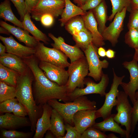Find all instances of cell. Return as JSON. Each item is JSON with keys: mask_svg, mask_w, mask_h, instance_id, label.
Returning <instances> with one entry per match:
<instances>
[{"mask_svg": "<svg viewBox=\"0 0 138 138\" xmlns=\"http://www.w3.org/2000/svg\"><path fill=\"white\" fill-rule=\"evenodd\" d=\"M33 76L32 90L36 104L42 106L51 99L64 103L68 102V94L65 85L61 86L48 79L39 66V61L34 55L23 59Z\"/></svg>", "mask_w": 138, "mask_h": 138, "instance_id": "6da1fadb", "label": "cell"}, {"mask_svg": "<svg viewBox=\"0 0 138 138\" xmlns=\"http://www.w3.org/2000/svg\"><path fill=\"white\" fill-rule=\"evenodd\" d=\"M32 72L28 66L23 73L19 74L16 88V98L26 109L31 122L30 130L35 131L37 122L43 112L42 106L38 105L35 101L32 85L33 80Z\"/></svg>", "mask_w": 138, "mask_h": 138, "instance_id": "7a4b0ae2", "label": "cell"}, {"mask_svg": "<svg viewBox=\"0 0 138 138\" xmlns=\"http://www.w3.org/2000/svg\"><path fill=\"white\" fill-rule=\"evenodd\" d=\"M47 103L62 116L65 123L74 126L73 116L77 111L83 110L97 109L96 102L89 100L85 95L79 96L72 101L64 103L55 99L48 100Z\"/></svg>", "mask_w": 138, "mask_h": 138, "instance_id": "3957f363", "label": "cell"}, {"mask_svg": "<svg viewBox=\"0 0 138 138\" xmlns=\"http://www.w3.org/2000/svg\"><path fill=\"white\" fill-rule=\"evenodd\" d=\"M68 68V77L65 86L69 94L76 88H84V80L89 73L88 64L85 56L70 63Z\"/></svg>", "mask_w": 138, "mask_h": 138, "instance_id": "277c9868", "label": "cell"}, {"mask_svg": "<svg viewBox=\"0 0 138 138\" xmlns=\"http://www.w3.org/2000/svg\"><path fill=\"white\" fill-rule=\"evenodd\" d=\"M128 95L124 91H119L117 96L116 110L114 120L122 126H124L126 138L131 137L132 107L128 99Z\"/></svg>", "mask_w": 138, "mask_h": 138, "instance_id": "5b68a950", "label": "cell"}, {"mask_svg": "<svg viewBox=\"0 0 138 138\" xmlns=\"http://www.w3.org/2000/svg\"><path fill=\"white\" fill-rule=\"evenodd\" d=\"M35 48L34 55L39 61L48 62L65 68L70 64L68 57L60 50L47 47L40 42Z\"/></svg>", "mask_w": 138, "mask_h": 138, "instance_id": "8992f818", "label": "cell"}, {"mask_svg": "<svg viewBox=\"0 0 138 138\" xmlns=\"http://www.w3.org/2000/svg\"><path fill=\"white\" fill-rule=\"evenodd\" d=\"M109 80L108 75L103 73L100 80L98 83L89 78H85L84 84L86 87L83 88H76L72 92L68 94V101H72L79 96L90 94H97L101 97L105 96Z\"/></svg>", "mask_w": 138, "mask_h": 138, "instance_id": "52a82bcc", "label": "cell"}, {"mask_svg": "<svg viewBox=\"0 0 138 138\" xmlns=\"http://www.w3.org/2000/svg\"><path fill=\"white\" fill-rule=\"evenodd\" d=\"M98 48L91 42L83 51L88 64L89 72L87 76L92 77L96 81L100 80L103 73L102 69L107 68L109 65L106 60H100Z\"/></svg>", "mask_w": 138, "mask_h": 138, "instance_id": "ba28073f", "label": "cell"}, {"mask_svg": "<svg viewBox=\"0 0 138 138\" xmlns=\"http://www.w3.org/2000/svg\"><path fill=\"white\" fill-rule=\"evenodd\" d=\"M112 70L113 75L112 83L109 91L106 93L105 95V99L103 105L101 108L96 110L95 114L97 119L101 117L103 120L105 119L111 114L113 107L116 105L117 96L119 92L118 87L122 82L125 76L119 77L116 74L113 68Z\"/></svg>", "mask_w": 138, "mask_h": 138, "instance_id": "9c48e42d", "label": "cell"}, {"mask_svg": "<svg viewBox=\"0 0 138 138\" xmlns=\"http://www.w3.org/2000/svg\"><path fill=\"white\" fill-rule=\"evenodd\" d=\"M65 7L64 0H39L30 14L32 18L38 21H40L41 16L46 14L57 18L61 15Z\"/></svg>", "mask_w": 138, "mask_h": 138, "instance_id": "30bf717a", "label": "cell"}, {"mask_svg": "<svg viewBox=\"0 0 138 138\" xmlns=\"http://www.w3.org/2000/svg\"><path fill=\"white\" fill-rule=\"evenodd\" d=\"M127 8H124L115 15L113 21L101 33L105 40L109 41L113 47L118 42V39L123 29V23Z\"/></svg>", "mask_w": 138, "mask_h": 138, "instance_id": "8fae6325", "label": "cell"}, {"mask_svg": "<svg viewBox=\"0 0 138 138\" xmlns=\"http://www.w3.org/2000/svg\"><path fill=\"white\" fill-rule=\"evenodd\" d=\"M134 58L129 62L125 61L122 63L123 66L127 69L130 74V80L128 83L122 82L120 85L128 97L133 104L136 100L135 93L138 90V64Z\"/></svg>", "mask_w": 138, "mask_h": 138, "instance_id": "7c38bea8", "label": "cell"}, {"mask_svg": "<svg viewBox=\"0 0 138 138\" xmlns=\"http://www.w3.org/2000/svg\"><path fill=\"white\" fill-rule=\"evenodd\" d=\"M39 66L49 80L60 86L65 85L68 75L65 68L43 61L39 62Z\"/></svg>", "mask_w": 138, "mask_h": 138, "instance_id": "4fadbf2b", "label": "cell"}, {"mask_svg": "<svg viewBox=\"0 0 138 138\" xmlns=\"http://www.w3.org/2000/svg\"><path fill=\"white\" fill-rule=\"evenodd\" d=\"M49 37L53 41L51 44L53 48L62 51L69 58L71 63H72L85 56L84 53L76 45L72 46L66 43L63 38L61 36L56 37L51 33L48 34Z\"/></svg>", "mask_w": 138, "mask_h": 138, "instance_id": "5bb4252c", "label": "cell"}, {"mask_svg": "<svg viewBox=\"0 0 138 138\" xmlns=\"http://www.w3.org/2000/svg\"><path fill=\"white\" fill-rule=\"evenodd\" d=\"M0 39L6 48V52L16 55L22 59L34 55L35 48L25 46L17 42L12 36L9 37L0 36Z\"/></svg>", "mask_w": 138, "mask_h": 138, "instance_id": "9a60e30c", "label": "cell"}, {"mask_svg": "<svg viewBox=\"0 0 138 138\" xmlns=\"http://www.w3.org/2000/svg\"><path fill=\"white\" fill-rule=\"evenodd\" d=\"M96 110H83L77 111L73 116L74 126L77 131L82 134L88 128L95 123L97 119L95 114Z\"/></svg>", "mask_w": 138, "mask_h": 138, "instance_id": "2e32d148", "label": "cell"}, {"mask_svg": "<svg viewBox=\"0 0 138 138\" xmlns=\"http://www.w3.org/2000/svg\"><path fill=\"white\" fill-rule=\"evenodd\" d=\"M31 125L28 118L16 116L10 113H6L0 116V128L7 130H15Z\"/></svg>", "mask_w": 138, "mask_h": 138, "instance_id": "e0dca14e", "label": "cell"}, {"mask_svg": "<svg viewBox=\"0 0 138 138\" xmlns=\"http://www.w3.org/2000/svg\"><path fill=\"white\" fill-rule=\"evenodd\" d=\"M81 16L83 18L86 29L91 34L93 43L98 48L104 45L105 40L98 30V24L92 10H89L85 15Z\"/></svg>", "mask_w": 138, "mask_h": 138, "instance_id": "ac0fdd59", "label": "cell"}, {"mask_svg": "<svg viewBox=\"0 0 138 138\" xmlns=\"http://www.w3.org/2000/svg\"><path fill=\"white\" fill-rule=\"evenodd\" d=\"M1 26L7 29L20 42L24 43L26 46L35 48L39 41L37 40L33 36L29 35V32L26 30L22 29L18 27H15L1 20Z\"/></svg>", "mask_w": 138, "mask_h": 138, "instance_id": "d6986e66", "label": "cell"}, {"mask_svg": "<svg viewBox=\"0 0 138 138\" xmlns=\"http://www.w3.org/2000/svg\"><path fill=\"white\" fill-rule=\"evenodd\" d=\"M43 112L37 122L33 138H42L51 126L50 119L52 108L47 103L43 105Z\"/></svg>", "mask_w": 138, "mask_h": 138, "instance_id": "ffe728a7", "label": "cell"}, {"mask_svg": "<svg viewBox=\"0 0 138 138\" xmlns=\"http://www.w3.org/2000/svg\"><path fill=\"white\" fill-rule=\"evenodd\" d=\"M0 63L19 74L24 72L28 67L23 59L8 53H5L0 55Z\"/></svg>", "mask_w": 138, "mask_h": 138, "instance_id": "44dd1931", "label": "cell"}, {"mask_svg": "<svg viewBox=\"0 0 138 138\" xmlns=\"http://www.w3.org/2000/svg\"><path fill=\"white\" fill-rule=\"evenodd\" d=\"M114 114H111L103 120L100 122L95 123L93 127L100 131L105 132L110 131L119 134L122 137H126V130L122 129L119 124L115 121Z\"/></svg>", "mask_w": 138, "mask_h": 138, "instance_id": "7402d4cb", "label": "cell"}, {"mask_svg": "<svg viewBox=\"0 0 138 138\" xmlns=\"http://www.w3.org/2000/svg\"><path fill=\"white\" fill-rule=\"evenodd\" d=\"M65 7L61 14V18L59 19L61 26L63 27L70 19L76 16L85 15V12L81 8L73 4L70 0H64Z\"/></svg>", "mask_w": 138, "mask_h": 138, "instance_id": "603a6c76", "label": "cell"}, {"mask_svg": "<svg viewBox=\"0 0 138 138\" xmlns=\"http://www.w3.org/2000/svg\"><path fill=\"white\" fill-rule=\"evenodd\" d=\"M51 126L50 130L55 138H62L66 131L64 120L62 116L55 109H53L51 116Z\"/></svg>", "mask_w": 138, "mask_h": 138, "instance_id": "cb8c5ba5", "label": "cell"}, {"mask_svg": "<svg viewBox=\"0 0 138 138\" xmlns=\"http://www.w3.org/2000/svg\"><path fill=\"white\" fill-rule=\"evenodd\" d=\"M30 14L26 13L22 23L23 29L31 34L38 41H41L46 44H48L50 41L49 39L45 34L38 29L31 21Z\"/></svg>", "mask_w": 138, "mask_h": 138, "instance_id": "d4e9b609", "label": "cell"}, {"mask_svg": "<svg viewBox=\"0 0 138 138\" xmlns=\"http://www.w3.org/2000/svg\"><path fill=\"white\" fill-rule=\"evenodd\" d=\"M0 17L5 21H8L18 27L23 29L22 23L13 13L9 0H4L0 4Z\"/></svg>", "mask_w": 138, "mask_h": 138, "instance_id": "484cf974", "label": "cell"}, {"mask_svg": "<svg viewBox=\"0 0 138 138\" xmlns=\"http://www.w3.org/2000/svg\"><path fill=\"white\" fill-rule=\"evenodd\" d=\"M92 10L98 24V30L101 34L106 27V24L108 18L107 6L105 0Z\"/></svg>", "mask_w": 138, "mask_h": 138, "instance_id": "4316f807", "label": "cell"}, {"mask_svg": "<svg viewBox=\"0 0 138 138\" xmlns=\"http://www.w3.org/2000/svg\"><path fill=\"white\" fill-rule=\"evenodd\" d=\"M19 74L0 63V81L16 87Z\"/></svg>", "mask_w": 138, "mask_h": 138, "instance_id": "83f0119b", "label": "cell"}, {"mask_svg": "<svg viewBox=\"0 0 138 138\" xmlns=\"http://www.w3.org/2000/svg\"><path fill=\"white\" fill-rule=\"evenodd\" d=\"M72 36L75 45L83 51L86 49L90 44L92 42V35L87 29L76 33Z\"/></svg>", "mask_w": 138, "mask_h": 138, "instance_id": "f1b7e54d", "label": "cell"}, {"mask_svg": "<svg viewBox=\"0 0 138 138\" xmlns=\"http://www.w3.org/2000/svg\"><path fill=\"white\" fill-rule=\"evenodd\" d=\"M64 26L66 31L72 35L87 29L83 18L81 15L77 16L71 18Z\"/></svg>", "mask_w": 138, "mask_h": 138, "instance_id": "f546056e", "label": "cell"}, {"mask_svg": "<svg viewBox=\"0 0 138 138\" xmlns=\"http://www.w3.org/2000/svg\"><path fill=\"white\" fill-rule=\"evenodd\" d=\"M112 5V13L109 17L108 20L111 21L116 15L121 11L125 7L127 8L129 12L130 9L131 0H110Z\"/></svg>", "mask_w": 138, "mask_h": 138, "instance_id": "4dcf8cb0", "label": "cell"}, {"mask_svg": "<svg viewBox=\"0 0 138 138\" xmlns=\"http://www.w3.org/2000/svg\"><path fill=\"white\" fill-rule=\"evenodd\" d=\"M16 95V87L0 81V102L15 98Z\"/></svg>", "mask_w": 138, "mask_h": 138, "instance_id": "1f68e13d", "label": "cell"}, {"mask_svg": "<svg viewBox=\"0 0 138 138\" xmlns=\"http://www.w3.org/2000/svg\"><path fill=\"white\" fill-rule=\"evenodd\" d=\"M33 132H24L15 130L1 129L0 138H30L32 137Z\"/></svg>", "mask_w": 138, "mask_h": 138, "instance_id": "d6a6232c", "label": "cell"}, {"mask_svg": "<svg viewBox=\"0 0 138 138\" xmlns=\"http://www.w3.org/2000/svg\"><path fill=\"white\" fill-rule=\"evenodd\" d=\"M125 42L130 47L135 49L138 48V29H129L124 36Z\"/></svg>", "mask_w": 138, "mask_h": 138, "instance_id": "836d02e7", "label": "cell"}, {"mask_svg": "<svg viewBox=\"0 0 138 138\" xmlns=\"http://www.w3.org/2000/svg\"><path fill=\"white\" fill-rule=\"evenodd\" d=\"M81 138H108L104 132L93 126L89 127L82 134Z\"/></svg>", "mask_w": 138, "mask_h": 138, "instance_id": "e575fe53", "label": "cell"}, {"mask_svg": "<svg viewBox=\"0 0 138 138\" xmlns=\"http://www.w3.org/2000/svg\"><path fill=\"white\" fill-rule=\"evenodd\" d=\"M18 102L17 99L15 98L0 102V113H12L15 104Z\"/></svg>", "mask_w": 138, "mask_h": 138, "instance_id": "d590c367", "label": "cell"}, {"mask_svg": "<svg viewBox=\"0 0 138 138\" xmlns=\"http://www.w3.org/2000/svg\"><path fill=\"white\" fill-rule=\"evenodd\" d=\"M127 27L129 29L132 28L138 29V9H131Z\"/></svg>", "mask_w": 138, "mask_h": 138, "instance_id": "8d00e7d4", "label": "cell"}, {"mask_svg": "<svg viewBox=\"0 0 138 138\" xmlns=\"http://www.w3.org/2000/svg\"><path fill=\"white\" fill-rule=\"evenodd\" d=\"M65 128L67 132L62 138H81V134L77 131L74 126L65 123Z\"/></svg>", "mask_w": 138, "mask_h": 138, "instance_id": "74e56055", "label": "cell"}, {"mask_svg": "<svg viewBox=\"0 0 138 138\" xmlns=\"http://www.w3.org/2000/svg\"><path fill=\"white\" fill-rule=\"evenodd\" d=\"M12 2L16 8L22 22L26 14L25 0H9Z\"/></svg>", "mask_w": 138, "mask_h": 138, "instance_id": "f35d334b", "label": "cell"}, {"mask_svg": "<svg viewBox=\"0 0 138 138\" xmlns=\"http://www.w3.org/2000/svg\"><path fill=\"white\" fill-rule=\"evenodd\" d=\"M133 105L131 136L134 133L138 122V98Z\"/></svg>", "mask_w": 138, "mask_h": 138, "instance_id": "ab89813d", "label": "cell"}, {"mask_svg": "<svg viewBox=\"0 0 138 138\" xmlns=\"http://www.w3.org/2000/svg\"><path fill=\"white\" fill-rule=\"evenodd\" d=\"M14 115L19 117H25L28 115L25 107L20 102H18L15 105L12 112Z\"/></svg>", "mask_w": 138, "mask_h": 138, "instance_id": "60d3db41", "label": "cell"}, {"mask_svg": "<svg viewBox=\"0 0 138 138\" xmlns=\"http://www.w3.org/2000/svg\"><path fill=\"white\" fill-rule=\"evenodd\" d=\"M103 0H86L84 4L80 7L85 12L94 9L98 6Z\"/></svg>", "mask_w": 138, "mask_h": 138, "instance_id": "b9f144b4", "label": "cell"}, {"mask_svg": "<svg viewBox=\"0 0 138 138\" xmlns=\"http://www.w3.org/2000/svg\"><path fill=\"white\" fill-rule=\"evenodd\" d=\"M54 18L53 16L50 14H45L41 17L40 21L44 26L49 27L51 26L53 24Z\"/></svg>", "mask_w": 138, "mask_h": 138, "instance_id": "7bdbcfd3", "label": "cell"}, {"mask_svg": "<svg viewBox=\"0 0 138 138\" xmlns=\"http://www.w3.org/2000/svg\"><path fill=\"white\" fill-rule=\"evenodd\" d=\"M39 0H25L26 13L30 14L32 9L37 5Z\"/></svg>", "mask_w": 138, "mask_h": 138, "instance_id": "ee69618b", "label": "cell"}, {"mask_svg": "<svg viewBox=\"0 0 138 138\" xmlns=\"http://www.w3.org/2000/svg\"><path fill=\"white\" fill-rule=\"evenodd\" d=\"M115 52L110 49H108L106 52V56L108 58L112 59L115 57Z\"/></svg>", "mask_w": 138, "mask_h": 138, "instance_id": "f6af8a7d", "label": "cell"}, {"mask_svg": "<svg viewBox=\"0 0 138 138\" xmlns=\"http://www.w3.org/2000/svg\"><path fill=\"white\" fill-rule=\"evenodd\" d=\"M97 52L99 56L101 57H105L106 56V51L105 49L102 47L98 48Z\"/></svg>", "mask_w": 138, "mask_h": 138, "instance_id": "bcb514c9", "label": "cell"}, {"mask_svg": "<svg viewBox=\"0 0 138 138\" xmlns=\"http://www.w3.org/2000/svg\"><path fill=\"white\" fill-rule=\"evenodd\" d=\"M138 9V0H131L130 9L129 12L131 9Z\"/></svg>", "mask_w": 138, "mask_h": 138, "instance_id": "7dc6e473", "label": "cell"}, {"mask_svg": "<svg viewBox=\"0 0 138 138\" xmlns=\"http://www.w3.org/2000/svg\"><path fill=\"white\" fill-rule=\"evenodd\" d=\"M74 2L78 6L81 7L85 3L86 0H73Z\"/></svg>", "mask_w": 138, "mask_h": 138, "instance_id": "c3c4849f", "label": "cell"}, {"mask_svg": "<svg viewBox=\"0 0 138 138\" xmlns=\"http://www.w3.org/2000/svg\"><path fill=\"white\" fill-rule=\"evenodd\" d=\"M6 52V48L5 46L3 45L1 43H0V55H2L5 53Z\"/></svg>", "mask_w": 138, "mask_h": 138, "instance_id": "681fc988", "label": "cell"}, {"mask_svg": "<svg viewBox=\"0 0 138 138\" xmlns=\"http://www.w3.org/2000/svg\"><path fill=\"white\" fill-rule=\"evenodd\" d=\"M45 133V138H55V136L50 130H48Z\"/></svg>", "mask_w": 138, "mask_h": 138, "instance_id": "f907efd6", "label": "cell"}, {"mask_svg": "<svg viewBox=\"0 0 138 138\" xmlns=\"http://www.w3.org/2000/svg\"><path fill=\"white\" fill-rule=\"evenodd\" d=\"M0 33H1L9 35L10 34L8 31L5 28L1 26L0 27Z\"/></svg>", "mask_w": 138, "mask_h": 138, "instance_id": "816d5d0a", "label": "cell"}, {"mask_svg": "<svg viewBox=\"0 0 138 138\" xmlns=\"http://www.w3.org/2000/svg\"><path fill=\"white\" fill-rule=\"evenodd\" d=\"M133 58L138 62V48L135 49V52Z\"/></svg>", "mask_w": 138, "mask_h": 138, "instance_id": "f5cc1de1", "label": "cell"}, {"mask_svg": "<svg viewBox=\"0 0 138 138\" xmlns=\"http://www.w3.org/2000/svg\"><path fill=\"white\" fill-rule=\"evenodd\" d=\"M107 135L108 138H118L117 136L115 135L114 134L111 133Z\"/></svg>", "mask_w": 138, "mask_h": 138, "instance_id": "db71d44e", "label": "cell"}, {"mask_svg": "<svg viewBox=\"0 0 138 138\" xmlns=\"http://www.w3.org/2000/svg\"><path fill=\"white\" fill-rule=\"evenodd\" d=\"M135 98L136 99L138 98V90L136 91L135 93Z\"/></svg>", "mask_w": 138, "mask_h": 138, "instance_id": "11a10c76", "label": "cell"}, {"mask_svg": "<svg viewBox=\"0 0 138 138\" xmlns=\"http://www.w3.org/2000/svg\"></svg>", "mask_w": 138, "mask_h": 138, "instance_id": "9f6ffc18", "label": "cell"}]
</instances>
